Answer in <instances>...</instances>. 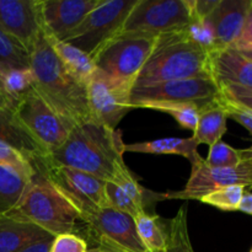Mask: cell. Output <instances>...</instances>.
<instances>
[{
    "instance_id": "21",
    "label": "cell",
    "mask_w": 252,
    "mask_h": 252,
    "mask_svg": "<svg viewBox=\"0 0 252 252\" xmlns=\"http://www.w3.org/2000/svg\"><path fill=\"white\" fill-rule=\"evenodd\" d=\"M228 113L219 102L218 97L206 103L199 111L198 123L192 138L197 144H207L209 147L220 142L226 132Z\"/></svg>"
},
{
    "instance_id": "28",
    "label": "cell",
    "mask_w": 252,
    "mask_h": 252,
    "mask_svg": "<svg viewBox=\"0 0 252 252\" xmlns=\"http://www.w3.org/2000/svg\"><path fill=\"white\" fill-rule=\"evenodd\" d=\"M30 68V52L0 30V71Z\"/></svg>"
},
{
    "instance_id": "11",
    "label": "cell",
    "mask_w": 252,
    "mask_h": 252,
    "mask_svg": "<svg viewBox=\"0 0 252 252\" xmlns=\"http://www.w3.org/2000/svg\"><path fill=\"white\" fill-rule=\"evenodd\" d=\"M228 186H244L252 189V162L244 161L235 167H211L204 159L192 165L191 176L186 186L180 191L158 193V201L161 199H198L216 189Z\"/></svg>"
},
{
    "instance_id": "4",
    "label": "cell",
    "mask_w": 252,
    "mask_h": 252,
    "mask_svg": "<svg viewBox=\"0 0 252 252\" xmlns=\"http://www.w3.org/2000/svg\"><path fill=\"white\" fill-rule=\"evenodd\" d=\"M4 214L31 221L52 236L76 234L79 224H83L74 204L37 169L16 206Z\"/></svg>"
},
{
    "instance_id": "34",
    "label": "cell",
    "mask_w": 252,
    "mask_h": 252,
    "mask_svg": "<svg viewBox=\"0 0 252 252\" xmlns=\"http://www.w3.org/2000/svg\"><path fill=\"white\" fill-rule=\"evenodd\" d=\"M219 96L225 101L252 110V89L238 85H223L219 88Z\"/></svg>"
},
{
    "instance_id": "22",
    "label": "cell",
    "mask_w": 252,
    "mask_h": 252,
    "mask_svg": "<svg viewBox=\"0 0 252 252\" xmlns=\"http://www.w3.org/2000/svg\"><path fill=\"white\" fill-rule=\"evenodd\" d=\"M198 144L193 138H161L150 142L125 144V152L142 153V154L157 155H181L189 159L191 165L201 161L203 158L198 154Z\"/></svg>"
},
{
    "instance_id": "30",
    "label": "cell",
    "mask_w": 252,
    "mask_h": 252,
    "mask_svg": "<svg viewBox=\"0 0 252 252\" xmlns=\"http://www.w3.org/2000/svg\"><path fill=\"white\" fill-rule=\"evenodd\" d=\"M245 189H246L244 186L223 187V189H216V191L202 197L201 202L212 207H216L220 211H239Z\"/></svg>"
},
{
    "instance_id": "37",
    "label": "cell",
    "mask_w": 252,
    "mask_h": 252,
    "mask_svg": "<svg viewBox=\"0 0 252 252\" xmlns=\"http://www.w3.org/2000/svg\"><path fill=\"white\" fill-rule=\"evenodd\" d=\"M54 238L46 239L43 241H39V243L33 244V245L29 246V248L24 249V250L19 252H49V249H51L52 241H53Z\"/></svg>"
},
{
    "instance_id": "25",
    "label": "cell",
    "mask_w": 252,
    "mask_h": 252,
    "mask_svg": "<svg viewBox=\"0 0 252 252\" xmlns=\"http://www.w3.org/2000/svg\"><path fill=\"white\" fill-rule=\"evenodd\" d=\"M30 181L15 170L0 165V214L16 206Z\"/></svg>"
},
{
    "instance_id": "43",
    "label": "cell",
    "mask_w": 252,
    "mask_h": 252,
    "mask_svg": "<svg viewBox=\"0 0 252 252\" xmlns=\"http://www.w3.org/2000/svg\"><path fill=\"white\" fill-rule=\"evenodd\" d=\"M251 252H252V249H251Z\"/></svg>"
},
{
    "instance_id": "20",
    "label": "cell",
    "mask_w": 252,
    "mask_h": 252,
    "mask_svg": "<svg viewBox=\"0 0 252 252\" xmlns=\"http://www.w3.org/2000/svg\"><path fill=\"white\" fill-rule=\"evenodd\" d=\"M0 140L21 152L36 165L47 158L44 150L19 122L14 107L0 110Z\"/></svg>"
},
{
    "instance_id": "19",
    "label": "cell",
    "mask_w": 252,
    "mask_h": 252,
    "mask_svg": "<svg viewBox=\"0 0 252 252\" xmlns=\"http://www.w3.org/2000/svg\"><path fill=\"white\" fill-rule=\"evenodd\" d=\"M49 238L54 236L31 221L0 214V252H19Z\"/></svg>"
},
{
    "instance_id": "16",
    "label": "cell",
    "mask_w": 252,
    "mask_h": 252,
    "mask_svg": "<svg viewBox=\"0 0 252 252\" xmlns=\"http://www.w3.org/2000/svg\"><path fill=\"white\" fill-rule=\"evenodd\" d=\"M250 0H219L207 17L216 38V49L231 48L241 33ZM214 49V51H216Z\"/></svg>"
},
{
    "instance_id": "27",
    "label": "cell",
    "mask_w": 252,
    "mask_h": 252,
    "mask_svg": "<svg viewBox=\"0 0 252 252\" xmlns=\"http://www.w3.org/2000/svg\"><path fill=\"white\" fill-rule=\"evenodd\" d=\"M0 88L12 105L34 88V75L31 66L0 71Z\"/></svg>"
},
{
    "instance_id": "35",
    "label": "cell",
    "mask_w": 252,
    "mask_h": 252,
    "mask_svg": "<svg viewBox=\"0 0 252 252\" xmlns=\"http://www.w3.org/2000/svg\"><path fill=\"white\" fill-rule=\"evenodd\" d=\"M218 100L223 105V107L225 108L226 113H228V117L233 118L234 121L240 123L243 127H245L252 134V110H249V108L243 107V106H239L235 105V103L229 102V101H225L220 96H218Z\"/></svg>"
},
{
    "instance_id": "8",
    "label": "cell",
    "mask_w": 252,
    "mask_h": 252,
    "mask_svg": "<svg viewBox=\"0 0 252 252\" xmlns=\"http://www.w3.org/2000/svg\"><path fill=\"white\" fill-rule=\"evenodd\" d=\"M155 41L157 37H116L95 56L96 68L112 80L133 88L138 74L152 54Z\"/></svg>"
},
{
    "instance_id": "26",
    "label": "cell",
    "mask_w": 252,
    "mask_h": 252,
    "mask_svg": "<svg viewBox=\"0 0 252 252\" xmlns=\"http://www.w3.org/2000/svg\"><path fill=\"white\" fill-rule=\"evenodd\" d=\"M203 106L193 102H153L140 106L139 108H148V110L167 113L174 117L182 128L194 132L198 123L199 111Z\"/></svg>"
},
{
    "instance_id": "12",
    "label": "cell",
    "mask_w": 252,
    "mask_h": 252,
    "mask_svg": "<svg viewBox=\"0 0 252 252\" xmlns=\"http://www.w3.org/2000/svg\"><path fill=\"white\" fill-rule=\"evenodd\" d=\"M86 235L95 245L110 246L126 252H149L139 235L133 217L105 207L83 219Z\"/></svg>"
},
{
    "instance_id": "38",
    "label": "cell",
    "mask_w": 252,
    "mask_h": 252,
    "mask_svg": "<svg viewBox=\"0 0 252 252\" xmlns=\"http://www.w3.org/2000/svg\"><path fill=\"white\" fill-rule=\"evenodd\" d=\"M239 211L252 216V193L251 192L245 191V193H244V196H243V199H241L240 207H239Z\"/></svg>"
},
{
    "instance_id": "42",
    "label": "cell",
    "mask_w": 252,
    "mask_h": 252,
    "mask_svg": "<svg viewBox=\"0 0 252 252\" xmlns=\"http://www.w3.org/2000/svg\"><path fill=\"white\" fill-rule=\"evenodd\" d=\"M239 52V51H238ZM241 54H243V56H245L246 58H249V59H251L252 61V52H240Z\"/></svg>"
},
{
    "instance_id": "31",
    "label": "cell",
    "mask_w": 252,
    "mask_h": 252,
    "mask_svg": "<svg viewBox=\"0 0 252 252\" xmlns=\"http://www.w3.org/2000/svg\"><path fill=\"white\" fill-rule=\"evenodd\" d=\"M0 165L10 167L30 180L36 174L34 162L25 157L21 152L1 140H0Z\"/></svg>"
},
{
    "instance_id": "40",
    "label": "cell",
    "mask_w": 252,
    "mask_h": 252,
    "mask_svg": "<svg viewBox=\"0 0 252 252\" xmlns=\"http://www.w3.org/2000/svg\"><path fill=\"white\" fill-rule=\"evenodd\" d=\"M6 107H14V105H12L11 101L7 98V96L5 95L4 91H2L1 88H0V110Z\"/></svg>"
},
{
    "instance_id": "9",
    "label": "cell",
    "mask_w": 252,
    "mask_h": 252,
    "mask_svg": "<svg viewBox=\"0 0 252 252\" xmlns=\"http://www.w3.org/2000/svg\"><path fill=\"white\" fill-rule=\"evenodd\" d=\"M36 169L43 172L74 204L81 219L95 211L108 207L106 182L79 170L39 161Z\"/></svg>"
},
{
    "instance_id": "6",
    "label": "cell",
    "mask_w": 252,
    "mask_h": 252,
    "mask_svg": "<svg viewBox=\"0 0 252 252\" xmlns=\"http://www.w3.org/2000/svg\"><path fill=\"white\" fill-rule=\"evenodd\" d=\"M192 21L189 0H138L120 36L158 37L185 30Z\"/></svg>"
},
{
    "instance_id": "41",
    "label": "cell",
    "mask_w": 252,
    "mask_h": 252,
    "mask_svg": "<svg viewBox=\"0 0 252 252\" xmlns=\"http://www.w3.org/2000/svg\"><path fill=\"white\" fill-rule=\"evenodd\" d=\"M240 157H241V161L246 160V161H251L252 162V145L248 149H240Z\"/></svg>"
},
{
    "instance_id": "33",
    "label": "cell",
    "mask_w": 252,
    "mask_h": 252,
    "mask_svg": "<svg viewBox=\"0 0 252 252\" xmlns=\"http://www.w3.org/2000/svg\"><path fill=\"white\" fill-rule=\"evenodd\" d=\"M89 244L78 234H61L54 236L49 252H88Z\"/></svg>"
},
{
    "instance_id": "23",
    "label": "cell",
    "mask_w": 252,
    "mask_h": 252,
    "mask_svg": "<svg viewBox=\"0 0 252 252\" xmlns=\"http://www.w3.org/2000/svg\"><path fill=\"white\" fill-rule=\"evenodd\" d=\"M44 36H46L47 42L52 47L54 53L57 54L59 61L62 62V64L68 69L69 73L73 74L79 81L88 86V84L90 83L91 79L97 71L94 59L86 53H84L83 51L66 43V42L47 36L46 33H44Z\"/></svg>"
},
{
    "instance_id": "7",
    "label": "cell",
    "mask_w": 252,
    "mask_h": 252,
    "mask_svg": "<svg viewBox=\"0 0 252 252\" xmlns=\"http://www.w3.org/2000/svg\"><path fill=\"white\" fill-rule=\"evenodd\" d=\"M16 118L48 157L64 144L75 125L54 111L38 93L30 90L15 102Z\"/></svg>"
},
{
    "instance_id": "5",
    "label": "cell",
    "mask_w": 252,
    "mask_h": 252,
    "mask_svg": "<svg viewBox=\"0 0 252 252\" xmlns=\"http://www.w3.org/2000/svg\"><path fill=\"white\" fill-rule=\"evenodd\" d=\"M137 1L102 0L64 42L76 47L94 59L106 44L120 36L128 15Z\"/></svg>"
},
{
    "instance_id": "17",
    "label": "cell",
    "mask_w": 252,
    "mask_h": 252,
    "mask_svg": "<svg viewBox=\"0 0 252 252\" xmlns=\"http://www.w3.org/2000/svg\"><path fill=\"white\" fill-rule=\"evenodd\" d=\"M157 194L147 191L130 171L115 181L106 182L108 207L133 218L147 213L149 202L158 201Z\"/></svg>"
},
{
    "instance_id": "14",
    "label": "cell",
    "mask_w": 252,
    "mask_h": 252,
    "mask_svg": "<svg viewBox=\"0 0 252 252\" xmlns=\"http://www.w3.org/2000/svg\"><path fill=\"white\" fill-rule=\"evenodd\" d=\"M0 30L31 52L43 32L41 0H0Z\"/></svg>"
},
{
    "instance_id": "15",
    "label": "cell",
    "mask_w": 252,
    "mask_h": 252,
    "mask_svg": "<svg viewBox=\"0 0 252 252\" xmlns=\"http://www.w3.org/2000/svg\"><path fill=\"white\" fill-rule=\"evenodd\" d=\"M102 0H41L43 32L64 41Z\"/></svg>"
},
{
    "instance_id": "29",
    "label": "cell",
    "mask_w": 252,
    "mask_h": 252,
    "mask_svg": "<svg viewBox=\"0 0 252 252\" xmlns=\"http://www.w3.org/2000/svg\"><path fill=\"white\" fill-rule=\"evenodd\" d=\"M169 245L165 252H194L187 225V204L182 206L176 216L167 221Z\"/></svg>"
},
{
    "instance_id": "2",
    "label": "cell",
    "mask_w": 252,
    "mask_h": 252,
    "mask_svg": "<svg viewBox=\"0 0 252 252\" xmlns=\"http://www.w3.org/2000/svg\"><path fill=\"white\" fill-rule=\"evenodd\" d=\"M30 66L34 75V90L73 125L90 121L88 86L62 64L42 32L30 52Z\"/></svg>"
},
{
    "instance_id": "10",
    "label": "cell",
    "mask_w": 252,
    "mask_h": 252,
    "mask_svg": "<svg viewBox=\"0 0 252 252\" xmlns=\"http://www.w3.org/2000/svg\"><path fill=\"white\" fill-rule=\"evenodd\" d=\"M219 86L211 78H191L161 81L132 88L130 107L153 102H193L206 105L219 96Z\"/></svg>"
},
{
    "instance_id": "1",
    "label": "cell",
    "mask_w": 252,
    "mask_h": 252,
    "mask_svg": "<svg viewBox=\"0 0 252 252\" xmlns=\"http://www.w3.org/2000/svg\"><path fill=\"white\" fill-rule=\"evenodd\" d=\"M125 153L120 130L89 121L75 126L64 144L44 160L110 182L129 172L123 159Z\"/></svg>"
},
{
    "instance_id": "36",
    "label": "cell",
    "mask_w": 252,
    "mask_h": 252,
    "mask_svg": "<svg viewBox=\"0 0 252 252\" xmlns=\"http://www.w3.org/2000/svg\"><path fill=\"white\" fill-rule=\"evenodd\" d=\"M231 49L239 52H252V0H250V5H249L248 14H246L240 36L231 46Z\"/></svg>"
},
{
    "instance_id": "13",
    "label": "cell",
    "mask_w": 252,
    "mask_h": 252,
    "mask_svg": "<svg viewBox=\"0 0 252 252\" xmlns=\"http://www.w3.org/2000/svg\"><path fill=\"white\" fill-rule=\"evenodd\" d=\"M132 88L112 80L96 71L88 84V103L90 121L116 129L126 113L132 110L129 96Z\"/></svg>"
},
{
    "instance_id": "24",
    "label": "cell",
    "mask_w": 252,
    "mask_h": 252,
    "mask_svg": "<svg viewBox=\"0 0 252 252\" xmlns=\"http://www.w3.org/2000/svg\"><path fill=\"white\" fill-rule=\"evenodd\" d=\"M135 226L143 245L149 252H165L169 245V225L165 226L160 217L143 213L135 217Z\"/></svg>"
},
{
    "instance_id": "3",
    "label": "cell",
    "mask_w": 252,
    "mask_h": 252,
    "mask_svg": "<svg viewBox=\"0 0 252 252\" xmlns=\"http://www.w3.org/2000/svg\"><path fill=\"white\" fill-rule=\"evenodd\" d=\"M191 78L212 79L209 52L185 29L157 37L152 54L138 74L133 88Z\"/></svg>"
},
{
    "instance_id": "32",
    "label": "cell",
    "mask_w": 252,
    "mask_h": 252,
    "mask_svg": "<svg viewBox=\"0 0 252 252\" xmlns=\"http://www.w3.org/2000/svg\"><path fill=\"white\" fill-rule=\"evenodd\" d=\"M204 161L208 166L218 169L235 167L241 162L240 152L220 140L209 148L208 158L204 159Z\"/></svg>"
},
{
    "instance_id": "39",
    "label": "cell",
    "mask_w": 252,
    "mask_h": 252,
    "mask_svg": "<svg viewBox=\"0 0 252 252\" xmlns=\"http://www.w3.org/2000/svg\"><path fill=\"white\" fill-rule=\"evenodd\" d=\"M88 252H126L120 250V249L110 248V246H103V245H95L93 248H90Z\"/></svg>"
},
{
    "instance_id": "18",
    "label": "cell",
    "mask_w": 252,
    "mask_h": 252,
    "mask_svg": "<svg viewBox=\"0 0 252 252\" xmlns=\"http://www.w3.org/2000/svg\"><path fill=\"white\" fill-rule=\"evenodd\" d=\"M212 79L220 88L238 85L252 89V61L235 49H216L209 53Z\"/></svg>"
}]
</instances>
